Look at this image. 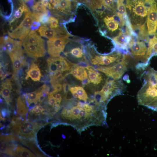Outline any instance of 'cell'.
<instances>
[{
	"mask_svg": "<svg viewBox=\"0 0 157 157\" xmlns=\"http://www.w3.org/2000/svg\"><path fill=\"white\" fill-rule=\"evenodd\" d=\"M126 5L131 27L145 23L151 8L145 0H126Z\"/></svg>",
	"mask_w": 157,
	"mask_h": 157,
	"instance_id": "obj_1",
	"label": "cell"
},
{
	"mask_svg": "<svg viewBox=\"0 0 157 157\" xmlns=\"http://www.w3.org/2000/svg\"><path fill=\"white\" fill-rule=\"evenodd\" d=\"M22 43L25 52L29 56L37 58L45 54L44 40L35 30H31L22 40Z\"/></svg>",
	"mask_w": 157,
	"mask_h": 157,
	"instance_id": "obj_2",
	"label": "cell"
},
{
	"mask_svg": "<svg viewBox=\"0 0 157 157\" xmlns=\"http://www.w3.org/2000/svg\"><path fill=\"white\" fill-rule=\"evenodd\" d=\"M129 67H133L132 58L129 54H123L122 59L118 62L108 66H99L97 69L109 77L118 79Z\"/></svg>",
	"mask_w": 157,
	"mask_h": 157,
	"instance_id": "obj_3",
	"label": "cell"
},
{
	"mask_svg": "<svg viewBox=\"0 0 157 157\" xmlns=\"http://www.w3.org/2000/svg\"><path fill=\"white\" fill-rule=\"evenodd\" d=\"M35 20L32 13L29 10L25 13L22 22L14 29L8 32L11 38L22 40L30 31L31 26Z\"/></svg>",
	"mask_w": 157,
	"mask_h": 157,
	"instance_id": "obj_4",
	"label": "cell"
},
{
	"mask_svg": "<svg viewBox=\"0 0 157 157\" xmlns=\"http://www.w3.org/2000/svg\"><path fill=\"white\" fill-rule=\"evenodd\" d=\"M69 36L56 37L49 39L47 41L49 54L52 57H59L68 42Z\"/></svg>",
	"mask_w": 157,
	"mask_h": 157,
	"instance_id": "obj_5",
	"label": "cell"
},
{
	"mask_svg": "<svg viewBox=\"0 0 157 157\" xmlns=\"http://www.w3.org/2000/svg\"><path fill=\"white\" fill-rule=\"evenodd\" d=\"M133 36L128 26H126L124 32L120 29L118 34L112 39L115 48L121 53L127 54L129 45Z\"/></svg>",
	"mask_w": 157,
	"mask_h": 157,
	"instance_id": "obj_6",
	"label": "cell"
},
{
	"mask_svg": "<svg viewBox=\"0 0 157 157\" xmlns=\"http://www.w3.org/2000/svg\"><path fill=\"white\" fill-rule=\"evenodd\" d=\"M123 54L117 51L109 55H95L91 59L92 64L104 66H108L120 61L122 58Z\"/></svg>",
	"mask_w": 157,
	"mask_h": 157,
	"instance_id": "obj_7",
	"label": "cell"
},
{
	"mask_svg": "<svg viewBox=\"0 0 157 157\" xmlns=\"http://www.w3.org/2000/svg\"><path fill=\"white\" fill-rule=\"evenodd\" d=\"M47 62L49 71L52 73L57 71L63 72L71 70L73 67L71 63L62 56L49 58Z\"/></svg>",
	"mask_w": 157,
	"mask_h": 157,
	"instance_id": "obj_8",
	"label": "cell"
},
{
	"mask_svg": "<svg viewBox=\"0 0 157 157\" xmlns=\"http://www.w3.org/2000/svg\"><path fill=\"white\" fill-rule=\"evenodd\" d=\"M38 32L40 36L48 39L54 37L71 36L63 27H60L57 28L53 29L43 24L39 27Z\"/></svg>",
	"mask_w": 157,
	"mask_h": 157,
	"instance_id": "obj_9",
	"label": "cell"
},
{
	"mask_svg": "<svg viewBox=\"0 0 157 157\" xmlns=\"http://www.w3.org/2000/svg\"><path fill=\"white\" fill-rule=\"evenodd\" d=\"M1 42L3 50L8 54L23 52L22 42L21 41L15 40L10 36H6L1 38Z\"/></svg>",
	"mask_w": 157,
	"mask_h": 157,
	"instance_id": "obj_10",
	"label": "cell"
},
{
	"mask_svg": "<svg viewBox=\"0 0 157 157\" xmlns=\"http://www.w3.org/2000/svg\"><path fill=\"white\" fill-rule=\"evenodd\" d=\"M147 26L149 35H155L157 30V1L152 5L149 12Z\"/></svg>",
	"mask_w": 157,
	"mask_h": 157,
	"instance_id": "obj_11",
	"label": "cell"
},
{
	"mask_svg": "<svg viewBox=\"0 0 157 157\" xmlns=\"http://www.w3.org/2000/svg\"><path fill=\"white\" fill-rule=\"evenodd\" d=\"M38 127L34 123L30 122H26L22 123H19L14 126V131L15 133L26 137L33 136L35 131Z\"/></svg>",
	"mask_w": 157,
	"mask_h": 157,
	"instance_id": "obj_12",
	"label": "cell"
},
{
	"mask_svg": "<svg viewBox=\"0 0 157 157\" xmlns=\"http://www.w3.org/2000/svg\"><path fill=\"white\" fill-rule=\"evenodd\" d=\"M124 0H117V15L119 20V24L123 26L129 20L127 12L124 3Z\"/></svg>",
	"mask_w": 157,
	"mask_h": 157,
	"instance_id": "obj_13",
	"label": "cell"
},
{
	"mask_svg": "<svg viewBox=\"0 0 157 157\" xmlns=\"http://www.w3.org/2000/svg\"><path fill=\"white\" fill-rule=\"evenodd\" d=\"M115 16L106 15L103 18L104 26L106 27L107 30L111 33L116 31L119 28V22L115 19Z\"/></svg>",
	"mask_w": 157,
	"mask_h": 157,
	"instance_id": "obj_14",
	"label": "cell"
},
{
	"mask_svg": "<svg viewBox=\"0 0 157 157\" xmlns=\"http://www.w3.org/2000/svg\"><path fill=\"white\" fill-rule=\"evenodd\" d=\"M71 0H57L56 8L61 12L68 15L72 14Z\"/></svg>",
	"mask_w": 157,
	"mask_h": 157,
	"instance_id": "obj_15",
	"label": "cell"
},
{
	"mask_svg": "<svg viewBox=\"0 0 157 157\" xmlns=\"http://www.w3.org/2000/svg\"><path fill=\"white\" fill-rule=\"evenodd\" d=\"M13 65V69L15 73L23 65L22 59L23 53H11L8 54Z\"/></svg>",
	"mask_w": 157,
	"mask_h": 157,
	"instance_id": "obj_16",
	"label": "cell"
},
{
	"mask_svg": "<svg viewBox=\"0 0 157 157\" xmlns=\"http://www.w3.org/2000/svg\"><path fill=\"white\" fill-rule=\"evenodd\" d=\"M11 88V83L9 80H6L1 86L0 94L8 104H9L11 100L10 94Z\"/></svg>",
	"mask_w": 157,
	"mask_h": 157,
	"instance_id": "obj_17",
	"label": "cell"
},
{
	"mask_svg": "<svg viewBox=\"0 0 157 157\" xmlns=\"http://www.w3.org/2000/svg\"><path fill=\"white\" fill-rule=\"evenodd\" d=\"M27 74L26 78L30 77L34 81H39L41 76L39 68L34 63L32 64L29 70L27 72Z\"/></svg>",
	"mask_w": 157,
	"mask_h": 157,
	"instance_id": "obj_18",
	"label": "cell"
},
{
	"mask_svg": "<svg viewBox=\"0 0 157 157\" xmlns=\"http://www.w3.org/2000/svg\"><path fill=\"white\" fill-rule=\"evenodd\" d=\"M87 69L88 70L89 79L90 82L94 84L98 85L103 81L102 75L90 66Z\"/></svg>",
	"mask_w": 157,
	"mask_h": 157,
	"instance_id": "obj_19",
	"label": "cell"
},
{
	"mask_svg": "<svg viewBox=\"0 0 157 157\" xmlns=\"http://www.w3.org/2000/svg\"><path fill=\"white\" fill-rule=\"evenodd\" d=\"M80 2L84 3L92 11L101 8L102 5V0H80Z\"/></svg>",
	"mask_w": 157,
	"mask_h": 157,
	"instance_id": "obj_20",
	"label": "cell"
},
{
	"mask_svg": "<svg viewBox=\"0 0 157 157\" xmlns=\"http://www.w3.org/2000/svg\"><path fill=\"white\" fill-rule=\"evenodd\" d=\"M102 5L106 10L116 14L117 13L116 0H102Z\"/></svg>",
	"mask_w": 157,
	"mask_h": 157,
	"instance_id": "obj_21",
	"label": "cell"
},
{
	"mask_svg": "<svg viewBox=\"0 0 157 157\" xmlns=\"http://www.w3.org/2000/svg\"><path fill=\"white\" fill-rule=\"evenodd\" d=\"M17 109L18 114L21 115H25L28 110L24 101L21 97H19L17 99Z\"/></svg>",
	"mask_w": 157,
	"mask_h": 157,
	"instance_id": "obj_22",
	"label": "cell"
},
{
	"mask_svg": "<svg viewBox=\"0 0 157 157\" xmlns=\"http://www.w3.org/2000/svg\"><path fill=\"white\" fill-rule=\"evenodd\" d=\"M77 70V74L76 78L83 81L88 78V75L85 69L81 66L75 65Z\"/></svg>",
	"mask_w": 157,
	"mask_h": 157,
	"instance_id": "obj_23",
	"label": "cell"
},
{
	"mask_svg": "<svg viewBox=\"0 0 157 157\" xmlns=\"http://www.w3.org/2000/svg\"><path fill=\"white\" fill-rule=\"evenodd\" d=\"M26 102L29 106L32 103L37 104L38 92L37 91L27 93L26 95Z\"/></svg>",
	"mask_w": 157,
	"mask_h": 157,
	"instance_id": "obj_24",
	"label": "cell"
},
{
	"mask_svg": "<svg viewBox=\"0 0 157 157\" xmlns=\"http://www.w3.org/2000/svg\"><path fill=\"white\" fill-rule=\"evenodd\" d=\"M33 11L45 13L50 16V13L47 9L46 7L42 5L41 2L35 3L32 7Z\"/></svg>",
	"mask_w": 157,
	"mask_h": 157,
	"instance_id": "obj_25",
	"label": "cell"
},
{
	"mask_svg": "<svg viewBox=\"0 0 157 157\" xmlns=\"http://www.w3.org/2000/svg\"><path fill=\"white\" fill-rule=\"evenodd\" d=\"M17 154L22 157H34L35 155L28 149L23 147H17L16 149Z\"/></svg>",
	"mask_w": 157,
	"mask_h": 157,
	"instance_id": "obj_26",
	"label": "cell"
},
{
	"mask_svg": "<svg viewBox=\"0 0 157 157\" xmlns=\"http://www.w3.org/2000/svg\"><path fill=\"white\" fill-rule=\"evenodd\" d=\"M69 53L73 57L77 58H81L83 55V51L81 47H76L72 48L69 52L66 53Z\"/></svg>",
	"mask_w": 157,
	"mask_h": 157,
	"instance_id": "obj_27",
	"label": "cell"
},
{
	"mask_svg": "<svg viewBox=\"0 0 157 157\" xmlns=\"http://www.w3.org/2000/svg\"><path fill=\"white\" fill-rule=\"evenodd\" d=\"M74 87L78 95V98L80 100L86 101L88 97L87 94L83 88L79 86H75Z\"/></svg>",
	"mask_w": 157,
	"mask_h": 157,
	"instance_id": "obj_28",
	"label": "cell"
},
{
	"mask_svg": "<svg viewBox=\"0 0 157 157\" xmlns=\"http://www.w3.org/2000/svg\"><path fill=\"white\" fill-rule=\"evenodd\" d=\"M49 27L51 28L55 29L59 27V21L57 17L52 16L49 17L47 23Z\"/></svg>",
	"mask_w": 157,
	"mask_h": 157,
	"instance_id": "obj_29",
	"label": "cell"
},
{
	"mask_svg": "<svg viewBox=\"0 0 157 157\" xmlns=\"http://www.w3.org/2000/svg\"><path fill=\"white\" fill-rule=\"evenodd\" d=\"M47 100L49 104L51 106H54L57 104L56 98L53 96V94H49Z\"/></svg>",
	"mask_w": 157,
	"mask_h": 157,
	"instance_id": "obj_30",
	"label": "cell"
},
{
	"mask_svg": "<svg viewBox=\"0 0 157 157\" xmlns=\"http://www.w3.org/2000/svg\"><path fill=\"white\" fill-rule=\"evenodd\" d=\"M62 72L57 71L54 73L52 75V78L58 79V78H61L62 75Z\"/></svg>",
	"mask_w": 157,
	"mask_h": 157,
	"instance_id": "obj_31",
	"label": "cell"
},
{
	"mask_svg": "<svg viewBox=\"0 0 157 157\" xmlns=\"http://www.w3.org/2000/svg\"><path fill=\"white\" fill-rule=\"evenodd\" d=\"M40 24L39 22L34 21L31 26V29L32 30H35L39 28Z\"/></svg>",
	"mask_w": 157,
	"mask_h": 157,
	"instance_id": "obj_32",
	"label": "cell"
},
{
	"mask_svg": "<svg viewBox=\"0 0 157 157\" xmlns=\"http://www.w3.org/2000/svg\"><path fill=\"white\" fill-rule=\"evenodd\" d=\"M69 90L71 92L74 98H78V95L75 90L74 87L70 88Z\"/></svg>",
	"mask_w": 157,
	"mask_h": 157,
	"instance_id": "obj_33",
	"label": "cell"
},
{
	"mask_svg": "<svg viewBox=\"0 0 157 157\" xmlns=\"http://www.w3.org/2000/svg\"><path fill=\"white\" fill-rule=\"evenodd\" d=\"M55 97L56 99L57 103L60 104L62 100L61 94L59 93H56L55 95Z\"/></svg>",
	"mask_w": 157,
	"mask_h": 157,
	"instance_id": "obj_34",
	"label": "cell"
},
{
	"mask_svg": "<svg viewBox=\"0 0 157 157\" xmlns=\"http://www.w3.org/2000/svg\"><path fill=\"white\" fill-rule=\"evenodd\" d=\"M63 87L65 93L66 92L69 90L70 88L69 85L66 83L63 84Z\"/></svg>",
	"mask_w": 157,
	"mask_h": 157,
	"instance_id": "obj_35",
	"label": "cell"
},
{
	"mask_svg": "<svg viewBox=\"0 0 157 157\" xmlns=\"http://www.w3.org/2000/svg\"><path fill=\"white\" fill-rule=\"evenodd\" d=\"M149 108L157 112V101L153 104Z\"/></svg>",
	"mask_w": 157,
	"mask_h": 157,
	"instance_id": "obj_36",
	"label": "cell"
},
{
	"mask_svg": "<svg viewBox=\"0 0 157 157\" xmlns=\"http://www.w3.org/2000/svg\"><path fill=\"white\" fill-rule=\"evenodd\" d=\"M51 5L55 8L57 5V0H48Z\"/></svg>",
	"mask_w": 157,
	"mask_h": 157,
	"instance_id": "obj_37",
	"label": "cell"
},
{
	"mask_svg": "<svg viewBox=\"0 0 157 157\" xmlns=\"http://www.w3.org/2000/svg\"><path fill=\"white\" fill-rule=\"evenodd\" d=\"M82 81V84L83 85H86L90 82L88 78L85 79Z\"/></svg>",
	"mask_w": 157,
	"mask_h": 157,
	"instance_id": "obj_38",
	"label": "cell"
},
{
	"mask_svg": "<svg viewBox=\"0 0 157 157\" xmlns=\"http://www.w3.org/2000/svg\"><path fill=\"white\" fill-rule=\"evenodd\" d=\"M1 113L2 116L4 117L6 115V110L5 109H3L1 110Z\"/></svg>",
	"mask_w": 157,
	"mask_h": 157,
	"instance_id": "obj_39",
	"label": "cell"
},
{
	"mask_svg": "<svg viewBox=\"0 0 157 157\" xmlns=\"http://www.w3.org/2000/svg\"><path fill=\"white\" fill-rule=\"evenodd\" d=\"M38 109L40 112H42L44 110L42 107L40 105H38Z\"/></svg>",
	"mask_w": 157,
	"mask_h": 157,
	"instance_id": "obj_40",
	"label": "cell"
},
{
	"mask_svg": "<svg viewBox=\"0 0 157 157\" xmlns=\"http://www.w3.org/2000/svg\"><path fill=\"white\" fill-rule=\"evenodd\" d=\"M62 137L64 139H65V136L63 134L62 135Z\"/></svg>",
	"mask_w": 157,
	"mask_h": 157,
	"instance_id": "obj_41",
	"label": "cell"
}]
</instances>
